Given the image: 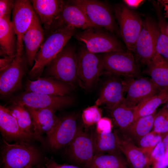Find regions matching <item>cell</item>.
<instances>
[{
	"label": "cell",
	"mask_w": 168,
	"mask_h": 168,
	"mask_svg": "<svg viewBox=\"0 0 168 168\" xmlns=\"http://www.w3.org/2000/svg\"><path fill=\"white\" fill-rule=\"evenodd\" d=\"M76 28L58 22L47 33L44 40L35 58L34 64L28 73L32 79L40 77L44 70L66 45L76 33Z\"/></svg>",
	"instance_id": "6da1fadb"
},
{
	"label": "cell",
	"mask_w": 168,
	"mask_h": 168,
	"mask_svg": "<svg viewBox=\"0 0 168 168\" xmlns=\"http://www.w3.org/2000/svg\"><path fill=\"white\" fill-rule=\"evenodd\" d=\"M1 154L2 168H31L42 160L40 152L30 143L10 144L4 139Z\"/></svg>",
	"instance_id": "7a4b0ae2"
},
{
	"label": "cell",
	"mask_w": 168,
	"mask_h": 168,
	"mask_svg": "<svg viewBox=\"0 0 168 168\" xmlns=\"http://www.w3.org/2000/svg\"><path fill=\"white\" fill-rule=\"evenodd\" d=\"M47 77L67 83L72 86L80 85L77 67L75 48L66 45L45 68Z\"/></svg>",
	"instance_id": "3957f363"
},
{
	"label": "cell",
	"mask_w": 168,
	"mask_h": 168,
	"mask_svg": "<svg viewBox=\"0 0 168 168\" xmlns=\"http://www.w3.org/2000/svg\"><path fill=\"white\" fill-rule=\"evenodd\" d=\"M101 58L103 73L127 78L139 77L141 71L133 53L130 51L105 53Z\"/></svg>",
	"instance_id": "277c9868"
},
{
	"label": "cell",
	"mask_w": 168,
	"mask_h": 168,
	"mask_svg": "<svg viewBox=\"0 0 168 168\" xmlns=\"http://www.w3.org/2000/svg\"><path fill=\"white\" fill-rule=\"evenodd\" d=\"M75 38L84 43L93 53H107L125 50L118 39L102 28H93L76 32Z\"/></svg>",
	"instance_id": "5b68a950"
},
{
	"label": "cell",
	"mask_w": 168,
	"mask_h": 168,
	"mask_svg": "<svg viewBox=\"0 0 168 168\" xmlns=\"http://www.w3.org/2000/svg\"><path fill=\"white\" fill-rule=\"evenodd\" d=\"M158 23L150 16L143 20L142 26L133 52L137 61L147 65L156 54Z\"/></svg>",
	"instance_id": "8992f818"
},
{
	"label": "cell",
	"mask_w": 168,
	"mask_h": 168,
	"mask_svg": "<svg viewBox=\"0 0 168 168\" xmlns=\"http://www.w3.org/2000/svg\"><path fill=\"white\" fill-rule=\"evenodd\" d=\"M76 60L80 85L88 89L103 73L101 57L90 52L82 44L76 53Z\"/></svg>",
	"instance_id": "52a82bcc"
},
{
	"label": "cell",
	"mask_w": 168,
	"mask_h": 168,
	"mask_svg": "<svg viewBox=\"0 0 168 168\" xmlns=\"http://www.w3.org/2000/svg\"><path fill=\"white\" fill-rule=\"evenodd\" d=\"M114 12L120 34L127 50L133 52L143 20L138 13L124 5L116 6Z\"/></svg>",
	"instance_id": "ba28073f"
},
{
	"label": "cell",
	"mask_w": 168,
	"mask_h": 168,
	"mask_svg": "<svg viewBox=\"0 0 168 168\" xmlns=\"http://www.w3.org/2000/svg\"><path fill=\"white\" fill-rule=\"evenodd\" d=\"M10 99L12 103L35 108H49L56 111L69 106L74 101L73 97L68 95H49L26 91Z\"/></svg>",
	"instance_id": "9c48e42d"
},
{
	"label": "cell",
	"mask_w": 168,
	"mask_h": 168,
	"mask_svg": "<svg viewBox=\"0 0 168 168\" xmlns=\"http://www.w3.org/2000/svg\"><path fill=\"white\" fill-rule=\"evenodd\" d=\"M70 3L79 7L89 20L98 27L112 33L118 32V28L108 7L102 2L94 0H72Z\"/></svg>",
	"instance_id": "30bf717a"
},
{
	"label": "cell",
	"mask_w": 168,
	"mask_h": 168,
	"mask_svg": "<svg viewBox=\"0 0 168 168\" xmlns=\"http://www.w3.org/2000/svg\"><path fill=\"white\" fill-rule=\"evenodd\" d=\"M93 130L78 126L73 138L68 145L67 152L77 165L86 168L94 154Z\"/></svg>",
	"instance_id": "8fae6325"
},
{
	"label": "cell",
	"mask_w": 168,
	"mask_h": 168,
	"mask_svg": "<svg viewBox=\"0 0 168 168\" xmlns=\"http://www.w3.org/2000/svg\"><path fill=\"white\" fill-rule=\"evenodd\" d=\"M35 12L30 1L27 0L15 1L11 21L16 38V58H20L23 55L24 36L31 24Z\"/></svg>",
	"instance_id": "7c38bea8"
},
{
	"label": "cell",
	"mask_w": 168,
	"mask_h": 168,
	"mask_svg": "<svg viewBox=\"0 0 168 168\" xmlns=\"http://www.w3.org/2000/svg\"><path fill=\"white\" fill-rule=\"evenodd\" d=\"M0 130L4 139L8 142L12 141L44 142L41 135L26 132L21 128L9 109L2 105H0Z\"/></svg>",
	"instance_id": "4fadbf2b"
},
{
	"label": "cell",
	"mask_w": 168,
	"mask_h": 168,
	"mask_svg": "<svg viewBox=\"0 0 168 168\" xmlns=\"http://www.w3.org/2000/svg\"><path fill=\"white\" fill-rule=\"evenodd\" d=\"M27 62L25 55L15 58L7 67L0 71V93L3 97H8L21 89V80L26 71Z\"/></svg>",
	"instance_id": "5bb4252c"
},
{
	"label": "cell",
	"mask_w": 168,
	"mask_h": 168,
	"mask_svg": "<svg viewBox=\"0 0 168 168\" xmlns=\"http://www.w3.org/2000/svg\"><path fill=\"white\" fill-rule=\"evenodd\" d=\"M127 78L123 80L127 93L125 100L129 105L135 107L144 100L160 91L151 78Z\"/></svg>",
	"instance_id": "9a60e30c"
},
{
	"label": "cell",
	"mask_w": 168,
	"mask_h": 168,
	"mask_svg": "<svg viewBox=\"0 0 168 168\" xmlns=\"http://www.w3.org/2000/svg\"><path fill=\"white\" fill-rule=\"evenodd\" d=\"M77 126L76 115L60 118L52 133L47 137L50 147L56 150L68 146L74 137Z\"/></svg>",
	"instance_id": "2e32d148"
},
{
	"label": "cell",
	"mask_w": 168,
	"mask_h": 168,
	"mask_svg": "<svg viewBox=\"0 0 168 168\" xmlns=\"http://www.w3.org/2000/svg\"><path fill=\"white\" fill-rule=\"evenodd\" d=\"M118 147L130 168H148L149 158L129 137L115 130Z\"/></svg>",
	"instance_id": "e0dca14e"
},
{
	"label": "cell",
	"mask_w": 168,
	"mask_h": 168,
	"mask_svg": "<svg viewBox=\"0 0 168 168\" xmlns=\"http://www.w3.org/2000/svg\"><path fill=\"white\" fill-rule=\"evenodd\" d=\"M30 1L43 25L45 34L58 22L64 2L61 0H32Z\"/></svg>",
	"instance_id": "ac0fdd59"
},
{
	"label": "cell",
	"mask_w": 168,
	"mask_h": 168,
	"mask_svg": "<svg viewBox=\"0 0 168 168\" xmlns=\"http://www.w3.org/2000/svg\"><path fill=\"white\" fill-rule=\"evenodd\" d=\"M35 12L31 24L23 38L27 64L33 65L35 56L44 40V30Z\"/></svg>",
	"instance_id": "d6986e66"
},
{
	"label": "cell",
	"mask_w": 168,
	"mask_h": 168,
	"mask_svg": "<svg viewBox=\"0 0 168 168\" xmlns=\"http://www.w3.org/2000/svg\"><path fill=\"white\" fill-rule=\"evenodd\" d=\"M72 86L51 77H40L35 81L28 79L25 85L26 91L53 96L67 95Z\"/></svg>",
	"instance_id": "ffe728a7"
},
{
	"label": "cell",
	"mask_w": 168,
	"mask_h": 168,
	"mask_svg": "<svg viewBox=\"0 0 168 168\" xmlns=\"http://www.w3.org/2000/svg\"><path fill=\"white\" fill-rule=\"evenodd\" d=\"M125 92L123 80L117 77L111 78L104 84L95 105H105L110 110L124 100Z\"/></svg>",
	"instance_id": "44dd1931"
},
{
	"label": "cell",
	"mask_w": 168,
	"mask_h": 168,
	"mask_svg": "<svg viewBox=\"0 0 168 168\" xmlns=\"http://www.w3.org/2000/svg\"><path fill=\"white\" fill-rule=\"evenodd\" d=\"M29 112L32 121L34 132L47 137L53 132L59 120L55 114L56 111L49 108H35L25 106Z\"/></svg>",
	"instance_id": "7402d4cb"
},
{
	"label": "cell",
	"mask_w": 168,
	"mask_h": 168,
	"mask_svg": "<svg viewBox=\"0 0 168 168\" xmlns=\"http://www.w3.org/2000/svg\"><path fill=\"white\" fill-rule=\"evenodd\" d=\"M58 22L84 30L93 28H100L91 23L79 7L68 2H64Z\"/></svg>",
	"instance_id": "603a6c76"
},
{
	"label": "cell",
	"mask_w": 168,
	"mask_h": 168,
	"mask_svg": "<svg viewBox=\"0 0 168 168\" xmlns=\"http://www.w3.org/2000/svg\"><path fill=\"white\" fill-rule=\"evenodd\" d=\"M145 72L160 91L168 89V61L156 53L146 65Z\"/></svg>",
	"instance_id": "cb8c5ba5"
},
{
	"label": "cell",
	"mask_w": 168,
	"mask_h": 168,
	"mask_svg": "<svg viewBox=\"0 0 168 168\" xmlns=\"http://www.w3.org/2000/svg\"><path fill=\"white\" fill-rule=\"evenodd\" d=\"M10 15L0 18V55L3 57L16 55V38Z\"/></svg>",
	"instance_id": "d4e9b609"
},
{
	"label": "cell",
	"mask_w": 168,
	"mask_h": 168,
	"mask_svg": "<svg viewBox=\"0 0 168 168\" xmlns=\"http://www.w3.org/2000/svg\"><path fill=\"white\" fill-rule=\"evenodd\" d=\"M94 154L120 153L115 130L98 133L92 131Z\"/></svg>",
	"instance_id": "484cf974"
},
{
	"label": "cell",
	"mask_w": 168,
	"mask_h": 168,
	"mask_svg": "<svg viewBox=\"0 0 168 168\" xmlns=\"http://www.w3.org/2000/svg\"><path fill=\"white\" fill-rule=\"evenodd\" d=\"M135 107L128 105L124 99L110 110L113 120L121 133H124L134 122Z\"/></svg>",
	"instance_id": "4316f807"
},
{
	"label": "cell",
	"mask_w": 168,
	"mask_h": 168,
	"mask_svg": "<svg viewBox=\"0 0 168 168\" xmlns=\"http://www.w3.org/2000/svg\"><path fill=\"white\" fill-rule=\"evenodd\" d=\"M168 99V89L161 91L144 100L135 106L134 121L156 112L157 108L161 105L165 104Z\"/></svg>",
	"instance_id": "83f0119b"
},
{
	"label": "cell",
	"mask_w": 168,
	"mask_h": 168,
	"mask_svg": "<svg viewBox=\"0 0 168 168\" xmlns=\"http://www.w3.org/2000/svg\"><path fill=\"white\" fill-rule=\"evenodd\" d=\"M86 168H130L120 153L94 155Z\"/></svg>",
	"instance_id": "f1b7e54d"
},
{
	"label": "cell",
	"mask_w": 168,
	"mask_h": 168,
	"mask_svg": "<svg viewBox=\"0 0 168 168\" xmlns=\"http://www.w3.org/2000/svg\"><path fill=\"white\" fill-rule=\"evenodd\" d=\"M156 114L155 112L137 119L123 134L129 137L134 143H137L142 137L152 131Z\"/></svg>",
	"instance_id": "f546056e"
},
{
	"label": "cell",
	"mask_w": 168,
	"mask_h": 168,
	"mask_svg": "<svg viewBox=\"0 0 168 168\" xmlns=\"http://www.w3.org/2000/svg\"><path fill=\"white\" fill-rule=\"evenodd\" d=\"M158 17L159 32L156 40V52L168 61V31L166 22L162 16L160 5L152 2Z\"/></svg>",
	"instance_id": "4dcf8cb0"
},
{
	"label": "cell",
	"mask_w": 168,
	"mask_h": 168,
	"mask_svg": "<svg viewBox=\"0 0 168 168\" xmlns=\"http://www.w3.org/2000/svg\"><path fill=\"white\" fill-rule=\"evenodd\" d=\"M7 108L15 118L21 128L27 132H33L32 131L33 126L31 116L24 105L12 103Z\"/></svg>",
	"instance_id": "1f68e13d"
},
{
	"label": "cell",
	"mask_w": 168,
	"mask_h": 168,
	"mask_svg": "<svg viewBox=\"0 0 168 168\" xmlns=\"http://www.w3.org/2000/svg\"><path fill=\"white\" fill-rule=\"evenodd\" d=\"M163 135L158 134L152 131L142 137L137 144L147 155L149 156L154 148L160 141H162Z\"/></svg>",
	"instance_id": "d6a6232c"
},
{
	"label": "cell",
	"mask_w": 168,
	"mask_h": 168,
	"mask_svg": "<svg viewBox=\"0 0 168 168\" xmlns=\"http://www.w3.org/2000/svg\"><path fill=\"white\" fill-rule=\"evenodd\" d=\"M152 131L161 135H164L168 132L167 110L163 107L156 114Z\"/></svg>",
	"instance_id": "836d02e7"
},
{
	"label": "cell",
	"mask_w": 168,
	"mask_h": 168,
	"mask_svg": "<svg viewBox=\"0 0 168 168\" xmlns=\"http://www.w3.org/2000/svg\"><path fill=\"white\" fill-rule=\"evenodd\" d=\"M100 109L96 105L88 107L84 109L82 114V119L84 124L90 126L96 124L102 118Z\"/></svg>",
	"instance_id": "e575fe53"
},
{
	"label": "cell",
	"mask_w": 168,
	"mask_h": 168,
	"mask_svg": "<svg viewBox=\"0 0 168 168\" xmlns=\"http://www.w3.org/2000/svg\"><path fill=\"white\" fill-rule=\"evenodd\" d=\"M166 152L164 144L161 141L154 148L152 151L149 159V167L159 161L164 157Z\"/></svg>",
	"instance_id": "d590c367"
},
{
	"label": "cell",
	"mask_w": 168,
	"mask_h": 168,
	"mask_svg": "<svg viewBox=\"0 0 168 168\" xmlns=\"http://www.w3.org/2000/svg\"><path fill=\"white\" fill-rule=\"evenodd\" d=\"M113 125L111 120L107 117H102L96 124L95 131L98 133L112 130Z\"/></svg>",
	"instance_id": "8d00e7d4"
},
{
	"label": "cell",
	"mask_w": 168,
	"mask_h": 168,
	"mask_svg": "<svg viewBox=\"0 0 168 168\" xmlns=\"http://www.w3.org/2000/svg\"><path fill=\"white\" fill-rule=\"evenodd\" d=\"M14 2L15 1L12 0H0V18L7 15H11Z\"/></svg>",
	"instance_id": "74e56055"
},
{
	"label": "cell",
	"mask_w": 168,
	"mask_h": 168,
	"mask_svg": "<svg viewBox=\"0 0 168 168\" xmlns=\"http://www.w3.org/2000/svg\"><path fill=\"white\" fill-rule=\"evenodd\" d=\"M46 168H80L76 166L67 164H61L56 162L53 159L44 158Z\"/></svg>",
	"instance_id": "f35d334b"
},
{
	"label": "cell",
	"mask_w": 168,
	"mask_h": 168,
	"mask_svg": "<svg viewBox=\"0 0 168 168\" xmlns=\"http://www.w3.org/2000/svg\"><path fill=\"white\" fill-rule=\"evenodd\" d=\"M168 167V151L165 152L163 158L149 168H167Z\"/></svg>",
	"instance_id": "ab89813d"
},
{
	"label": "cell",
	"mask_w": 168,
	"mask_h": 168,
	"mask_svg": "<svg viewBox=\"0 0 168 168\" xmlns=\"http://www.w3.org/2000/svg\"><path fill=\"white\" fill-rule=\"evenodd\" d=\"M16 55L6 56L0 59V71L4 69L9 66L15 58Z\"/></svg>",
	"instance_id": "60d3db41"
},
{
	"label": "cell",
	"mask_w": 168,
	"mask_h": 168,
	"mask_svg": "<svg viewBox=\"0 0 168 168\" xmlns=\"http://www.w3.org/2000/svg\"><path fill=\"white\" fill-rule=\"evenodd\" d=\"M145 1L142 0H124V2L129 7L136 8Z\"/></svg>",
	"instance_id": "b9f144b4"
},
{
	"label": "cell",
	"mask_w": 168,
	"mask_h": 168,
	"mask_svg": "<svg viewBox=\"0 0 168 168\" xmlns=\"http://www.w3.org/2000/svg\"><path fill=\"white\" fill-rule=\"evenodd\" d=\"M157 2L161 6L164 7L166 14L168 17V0H158Z\"/></svg>",
	"instance_id": "7bdbcfd3"
},
{
	"label": "cell",
	"mask_w": 168,
	"mask_h": 168,
	"mask_svg": "<svg viewBox=\"0 0 168 168\" xmlns=\"http://www.w3.org/2000/svg\"><path fill=\"white\" fill-rule=\"evenodd\" d=\"M162 141L164 144L166 152L168 151V132L163 135Z\"/></svg>",
	"instance_id": "ee69618b"
},
{
	"label": "cell",
	"mask_w": 168,
	"mask_h": 168,
	"mask_svg": "<svg viewBox=\"0 0 168 168\" xmlns=\"http://www.w3.org/2000/svg\"><path fill=\"white\" fill-rule=\"evenodd\" d=\"M163 107L168 110V99L166 102L165 103V105Z\"/></svg>",
	"instance_id": "f6af8a7d"
},
{
	"label": "cell",
	"mask_w": 168,
	"mask_h": 168,
	"mask_svg": "<svg viewBox=\"0 0 168 168\" xmlns=\"http://www.w3.org/2000/svg\"><path fill=\"white\" fill-rule=\"evenodd\" d=\"M167 30H168V26H167Z\"/></svg>",
	"instance_id": "bcb514c9"
},
{
	"label": "cell",
	"mask_w": 168,
	"mask_h": 168,
	"mask_svg": "<svg viewBox=\"0 0 168 168\" xmlns=\"http://www.w3.org/2000/svg\"></svg>",
	"instance_id": "7dc6e473"
}]
</instances>
